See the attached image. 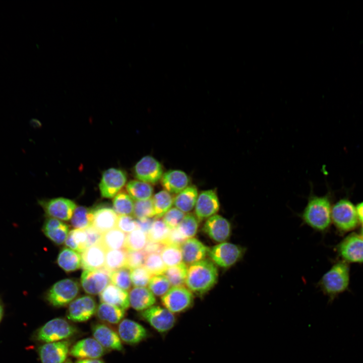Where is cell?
<instances>
[{"label":"cell","mask_w":363,"mask_h":363,"mask_svg":"<svg viewBox=\"0 0 363 363\" xmlns=\"http://www.w3.org/2000/svg\"><path fill=\"white\" fill-rule=\"evenodd\" d=\"M111 272L105 268L84 270L81 276V286L88 294H100L110 282Z\"/></svg>","instance_id":"11"},{"label":"cell","mask_w":363,"mask_h":363,"mask_svg":"<svg viewBox=\"0 0 363 363\" xmlns=\"http://www.w3.org/2000/svg\"><path fill=\"white\" fill-rule=\"evenodd\" d=\"M187 266L182 262L166 268L163 275L167 278L172 287L185 286L188 268Z\"/></svg>","instance_id":"37"},{"label":"cell","mask_w":363,"mask_h":363,"mask_svg":"<svg viewBox=\"0 0 363 363\" xmlns=\"http://www.w3.org/2000/svg\"><path fill=\"white\" fill-rule=\"evenodd\" d=\"M339 256L347 263H363V237L352 233L345 237L337 247Z\"/></svg>","instance_id":"15"},{"label":"cell","mask_w":363,"mask_h":363,"mask_svg":"<svg viewBox=\"0 0 363 363\" xmlns=\"http://www.w3.org/2000/svg\"><path fill=\"white\" fill-rule=\"evenodd\" d=\"M57 262L65 271L71 272L82 266L81 255L77 251L64 248L58 254Z\"/></svg>","instance_id":"31"},{"label":"cell","mask_w":363,"mask_h":363,"mask_svg":"<svg viewBox=\"0 0 363 363\" xmlns=\"http://www.w3.org/2000/svg\"><path fill=\"white\" fill-rule=\"evenodd\" d=\"M117 333L122 341L129 345L137 344L148 336L147 330L142 325L128 319L119 322Z\"/></svg>","instance_id":"19"},{"label":"cell","mask_w":363,"mask_h":363,"mask_svg":"<svg viewBox=\"0 0 363 363\" xmlns=\"http://www.w3.org/2000/svg\"><path fill=\"white\" fill-rule=\"evenodd\" d=\"M127 181L126 172L119 169L109 168L104 171L99 184V190L102 197H114L125 186Z\"/></svg>","instance_id":"12"},{"label":"cell","mask_w":363,"mask_h":363,"mask_svg":"<svg viewBox=\"0 0 363 363\" xmlns=\"http://www.w3.org/2000/svg\"><path fill=\"white\" fill-rule=\"evenodd\" d=\"M185 215V213L174 207L168 210L162 219L169 229H172L179 225Z\"/></svg>","instance_id":"49"},{"label":"cell","mask_w":363,"mask_h":363,"mask_svg":"<svg viewBox=\"0 0 363 363\" xmlns=\"http://www.w3.org/2000/svg\"><path fill=\"white\" fill-rule=\"evenodd\" d=\"M93 218L92 225L103 233L116 227L118 216L113 208L100 205L92 208Z\"/></svg>","instance_id":"22"},{"label":"cell","mask_w":363,"mask_h":363,"mask_svg":"<svg viewBox=\"0 0 363 363\" xmlns=\"http://www.w3.org/2000/svg\"><path fill=\"white\" fill-rule=\"evenodd\" d=\"M87 235V248L91 246L100 244L102 233L93 226L84 229Z\"/></svg>","instance_id":"52"},{"label":"cell","mask_w":363,"mask_h":363,"mask_svg":"<svg viewBox=\"0 0 363 363\" xmlns=\"http://www.w3.org/2000/svg\"><path fill=\"white\" fill-rule=\"evenodd\" d=\"M126 234L115 227L102 233L101 244L107 250L125 249Z\"/></svg>","instance_id":"33"},{"label":"cell","mask_w":363,"mask_h":363,"mask_svg":"<svg viewBox=\"0 0 363 363\" xmlns=\"http://www.w3.org/2000/svg\"><path fill=\"white\" fill-rule=\"evenodd\" d=\"M141 318L160 333L171 330L176 323L174 314L165 308L153 306L140 312Z\"/></svg>","instance_id":"8"},{"label":"cell","mask_w":363,"mask_h":363,"mask_svg":"<svg viewBox=\"0 0 363 363\" xmlns=\"http://www.w3.org/2000/svg\"><path fill=\"white\" fill-rule=\"evenodd\" d=\"M106 250L100 244L86 249L81 254L82 267L84 270H95L104 267Z\"/></svg>","instance_id":"25"},{"label":"cell","mask_w":363,"mask_h":363,"mask_svg":"<svg viewBox=\"0 0 363 363\" xmlns=\"http://www.w3.org/2000/svg\"><path fill=\"white\" fill-rule=\"evenodd\" d=\"M360 235H361L362 236V237H363V224H362V227H361V230H360Z\"/></svg>","instance_id":"59"},{"label":"cell","mask_w":363,"mask_h":363,"mask_svg":"<svg viewBox=\"0 0 363 363\" xmlns=\"http://www.w3.org/2000/svg\"><path fill=\"white\" fill-rule=\"evenodd\" d=\"M193 293L185 286L172 287L161 297L165 308L174 313H179L189 309L193 305Z\"/></svg>","instance_id":"9"},{"label":"cell","mask_w":363,"mask_h":363,"mask_svg":"<svg viewBox=\"0 0 363 363\" xmlns=\"http://www.w3.org/2000/svg\"><path fill=\"white\" fill-rule=\"evenodd\" d=\"M148 289L154 295L162 296L170 288L171 285L164 275L153 276L148 283Z\"/></svg>","instance_id":"46"},{"label":"cell","mask_w":363,"mask_h":363,"mask_svg":"<svg viewBox=\"0 0 363 363\" xmlns=\"http://www.w3.org/2000/svg\"><path fill=\"white\" fill-rule=\"evenodd\" d=\"M160 256L166 267L174 266L183 262L182 253L179 246H165L160 253Z\"/></svg>","instance_id":"43"},{"label":"cell","mask_w":363,"mask_h":363,"mask_svg":"<svg viewBox=\"0 0 363 363\" xmlns=\"http://www.w3.org/2000/svg\"><path fill=\"white\" fill-rule=\"evenodd\" d=\"M127 250L126 249L107 250L104 267L110 272L126 267Z\"/></svg>","instance_id":"36"},{"label":"cell","mask_w":363,"mask_h":363,"mask_svg":"<svg viewBox=\"0 0 363 363\" xmlns=\"http://www.w3.org/2000/svg\"><path fill=\"white\" fill-rule=\"evenodd\" d=\"M42 231L49 239L59 245L65 242L69 233V228L60 220L49 217L45 221Z\"/></svg>","instance_id":"27"},{"label":"cell","mask_w":363,"mask_h":363,"mask_svg":"<svg viewBox=\"0 0 363 363\" xmlns=\"http://www.w3.org/2000/svg\"><path fill=\"white\" fill-rule=\"evenodd\" d=\"M146 254L142 251H128L126 266L127 268L132 269L144 266Z\"/></svg>","instance_id":"50"},{"label":"cell","mask_w":363,"mask_h":363,"mask_svg":"<svg viewBox=\"0 0 363 363\" xmlns=\"http://www.w3.org/2000/svg\"><path fill=\"white\" fill-rule=\"evenodd\" d=\"M134 173L138 180L150 185L160 180L164 173L161 164L149 155L144 156L137 162L134 167Z\"/></svg>","instance_id":"10"},{"label":"cell","mask_w":363,"mask_h":363,"mask_svg":"<svg viewBox=\"0 0 363 363\" xmlns=\"http://www.w3.org/2000/svg\"><path fill=\"white\" fill-rule=\"evenodd\" d=\"M70 348L68 340L44 343L38 347V353L41 363H64Z\"/></svg>","instance_id":"16"},{"label":"cell","mask_w":363,"mask_h":363,"mask_svg":"<svg viewBox=\"0 0 363 363\" xmlns=\"http://www.w3.org/2000/svg\"><path fill=\"white\" fill-rule=\"evenodd\" d=\"M93 338L105 349L123 351L122 341L118 333L104 323H95L91 327Z\"/></svg>","instance_id":"18"},{"label":"cell","mask_w":363,"mask_h":363,"mask_svg":"<svg viewBox=\"0 0 363 363\" xmlns=\"http://www.w3.org/2000/svg\"><path fill=\"white\" fill-rule=\"evenodd\" d=\"M97 305L95 299L84 295L73 300L67 311L68 320L74 322H84L89 320L96 313Z\"/></svg>","instance_id":"13"},{"label":"cell","mask_w":363,"mask_h":363,"mask_svg":"<svg viewBox=\"0 0 363 363\" xmlns=\"http://www.w3.org/2000/svg\"><path fill=\"white\" fill-rule=\"evenodd\" d=\"M133 215L136 219L155 218L151 198L146 200L135 201Z\"/></svg>","instance_id":"47"},{"label":"cell","mask_w":363,"mask_h":363,"mask_svg":"<svg viewBox=\"0 0 363 363\" xmlns=\"http://www.w3.org/2000/svg\"><path fill=\"white\" fill-rule=\"evenodd\" d=\"M203 230L211 239L221 243L228 239L231 228L227 219L216 214L207 219Z\"/></svg>","instance_id":"21"},{"label":"cell","mask_w":363,"mask_h":363,"mask_svg":"<svg viewBox=\"0 0 363 363\" xmlns=\"http://www.w3.org/2000/svg\"><path fill=\"white\" fill-rule=\"evenodd\" d=\"M165 245L161 243L148 240L143 251L146 255L151 254H160Z\"/></svg>","instance_id":"54"},{"label":"cell","mask_w":363,"mask_h":363,"mask_svg":"<svg viewBox=\"0 0 363 363\" xmlns=\"http://www.w3.org/2000/svg\"><path fill=\"white\" fill-rule=\"evenodd\" d=\"M199 222L195 214L189 213L186 214L176 228L186 239L193 238L197 233Z\"/></svg>","instance_id":"40"},{"label":"cell","mask_w":363,"mask_h":363,"mask_svg":"<svg viewBox=\"0 0 363 363\" xmlns=\"http://www.w3.org/2000/svg\"><path fill=\"white\" fill-rule=\"evenodd\" d=\"M356 210L359 222L363 224V201L356 205Z\"/></svg>","instance_id":"56"},{"label":"cell","mask_w":363,"mask_h":363,"mask_svg":"<svg viewBox=\"0 0 363 363\" xmlns=\"http://www.w3.org/2000/svg\"><path fill=\"white\" fill-rule=\"evenodd\" d=\"M106 350L94 338H86L71 346L69 354L79 359L99 358Z\"/></svg>","instance_id":"20"},{"label":"cell","mask_w":363,"mask_h":363,"mask_svg":"<svg viewBox=\"0 0 363 363\" xmlns=\"http://www.w3.org/2000/svg\"><path fill=\"white\" fill-rule=\"evenodd\" d=\"M38 203L48 216L64 221L71 218L76 208L74 201L62 197L41 200Z\"/></svg>","instance_id":"14"},{"label":"cell","mask_w":363,"mask_h":363,"mask_svg":"<svg viewBox=\"0 0 363 363\" xmlns=\"http://www.w3.org/2000/svg\"><path fill=\"white\" fill-rule=\"evenodd\" d=\"M198 195L197 187L190 185L176 195L173 205L185 214L189 213L195 208Z\"/></svg>","instance_id":"29"},{"label":"cell","mask_w":363,"mask_h":363,"mask_svg":"<svg viewBox=\"0 0 363 363\" xmlns=\"http://www.w3.org/2000/svg\"><path fill=\"white\" fill-rule=\"evenodd\" d=\"M144 267L152 276L163 275L167 268L158 254L146 255Z\"/></svg>","instance_id":"45"},{"label":"cell","mask_w":363,"mask_h":363,"mask_svg":"<svg viewBox=\"0 0 363 363\" xmlns=\"http://www.w3.org/2000/svg\"><path fill=\"white\" fill-rule=\"evenodd\" d=\"M126 190L135 201L148 200L153 196L151 185L139 180H130L126 185Z\"/></svg>","instance_id":"32"},{"label":"cell","mask_w":363,"mask_h":363,"mask_svg":"<svg viewBox=\"0 0 363 363\" xmlns=\"http://www.w3.org/2000/svg\"><path fill=\"white\" fill-rule=\"evenodd\" d=\"M99 298L101 302L110 304L124 310L128 309L130 306L128 291L112 283L107 286L99 294Z\"/></svg>","instance_id":"26"},{"label":"cell","mask_w":363,"mask_h":363,"mask_svg":"<svg viewBox=\"0 0 363 363\" xmlns=\"http://www.w3.org/2000/svg\"><path fill=\"white\" fill-rule=\"evenodd\" d=\"M76 363H105L104 361L99 358L93 359H78Z\"/></svg>","instance_id":"57"},{"label":"cell","mask_w":363,"mask_h":363,"mask_svg":"<svg viewBox=\"0 0 363 363\" xmlns=\"http://www.w3.org/2000/svg\"><path fill=\"white\" fill-rule=\"evenodd\" d=\"M116 227L125 233L137 229L136 220L131 215H118Z\"/></svg>","instance_id":"51"},{"label":"cell","mask_w":363,"mask_h":363,"mask_svg":"<svg viewBox=\"0 0 363 363\" xmlns=\"http://www.w3.org/2000/svg\"><path fill=\"white\" fill-rule=\"evenodd\" d=\"M148 240L146 233L140 229H136L126 235L125 249L133 251L143 250Z\"/></svg>","instance_id":"41"},{"label":"cell","mask_w":363,"mask_h":363,"mask_svg":"<svg viewBox=\"0 0 363 363\" xmlns=\"http://www.w3.org/2000/svg\"><path fill=\"white\" fill-rule=\"evenodd\" d=\"M93 218L92 208L78 206L71 218V224L76 229H84L92 225Z\"/></svg>","instance_id":"35"},{"label":"cell","mask_w":363,"mask_h":363,"mask_svg":"<svg viewBox=\"0 0 363 363\" xmlns=\"http://www.w3.org/2000/svg\"><path fill=\"white\" fill-rule=\"evenodd\" d=\"M77 328L62 318H55L47 322L36 332L35 339L43 343L67 340L76 335Z\"/></svg>","instance_id":"4"},{"label":"cell","mask_w":363,"mask_h":363,"mask_svg":"<svg viewBox=\"0 0 363 363\" xmlns=\"http://www.w3.org/2000/svg\"><path fill=\"white\" fill-rule=\"evenodd\" d=\"M65 245L69 248L82 253L87 249V235L85 230L75 229L69 231Z\"/></svg>","instance_id":"39"},{"label":"cell","mask_w":363,"mask_h":363,"mask_svg":"<svg viewBox=\"0 0 363 363\" xmlns=\"http://www.w3.org/2000/svg\"><path fill=\"white\" fill-rule=\"evenodd\" d=\"M332 207L330 194L317 196L312 191L301 217L313 228L323 231L329 227L332 222Z\"/></svg>","instance_id":"2"},{"label":"cell","mask_w":363,"mask_h":363,"mask_svg":"<svg viewBox=\"0 0 363 363\" xmlns=\"http://www.w3.org/2000/svg\"><path fill=\"white\" fill-rule=\"evenodd\" d=\"M129 295L130 305L136 311H144L156 302L155 295L146 287H134Z\"/></svg>","instance_id":"28"},{"label":"cell","mask_w":363,"mask_h":363,"mask_svg":"<svg viewBox=\"0 0 363 363\" xmlns=\"http://www.w3.org/2000/svg\"><path fill=\"white\" fill-rule=\"evenodd\" d=\"M130 270L132 284L134 287L148 286L153 276L144 266L135 268Z\"/></svg>","instance_id":"48"},{"label":"cell","mask_w":363,"mask_h":363,"mask_svg":"<svg viewBox=\"0 0 363 363\" xmlns=\"http://www.w3.org/2000/svg\"><path fill=\"white\" fill-rule=\"evenodd\" d=\"M110 282L123 290H129L132 285L131 279V270L127 267H124L111 272Z\"/></svg>","instance_id":"44"},{"label":"cell","mask_w":363,"mask_h":363,"mask_svg":"<svg viewBox=\"0 0 363 363\" xmlns=\"http://www.w3.org/2000/svg\"><path fill=\"white\" fill-rule=\"evenodd\" d=\"M218 276L215 264L208 259H204L189 265L185 285L192 293L202 295L215 285Z\"/></svg>","instance_id":"1"},{"label":"cell","mask_w":363,"mask_h":363,"mask_svg":"<svg viewBox=\"0 0 363 363\" xmlns=\"http://www.w3.org/2000/svg\"><path fill=\"white\" fill-rule=\"evenodd\" d=\"M79 285L75 280L64 279L55 283L48 290L46 299L52 306L59 308L70 304L77 296Z\"/></svg>","instance_id":"6"},{"label":"cell","mask_w":363,"mask_h":363,"mask_svg":"<svg viewBox=\"0 0 363 363\" xmlns=\"http://www.w3.org/2000/svg\"><path fill=\"white\" fill-rule=\"evenodd\" d=\"M186 240L176 228L170 229L167 238L163 244L166 245H172L180 246Z\"/></svg>","instance_id":"53"},{"label":"cell","mask_w":363,"mask_h":363,"mask_svg":"<svg viewBox=\"0 0 363 363\" xmlns=\"http://www.w3.org/2000/svg\"><path fill=\"white\" fill-rule=\"evenodd\" d=\"M245 251V249L240 246L223 242L209 249L208 255L215 265L228 268L242 258Z\"/></svg>","instance_id":"7"},{"label":"cell","mask_w":363,"mask_h":363,"mask_svg":"<svg viewBox=\"0 0 363 363\" xmlns=\"http://www.w3.org/2000/svg\"><path fill=\"white\" fill-rule=\"evenodd\" d=\"M154 219V218L136 219L137 228L141 229L147 234L152 226Z\"/></svg>","instance_id":"55"},{"label":"cell","mask_w":363,"mask_h":363,"mask_svg":"<svg viewBox=\"0 0 363 363\" xmlns=\"http://www.w3.org/2000/svg\"><path fill=\"white\" fill-rule=\"evenodd\" d=\"M170 230L161 218H154L152 226L147 234L148 239L163 244Z\"/></svg>","instance_id":"42"},{"label":"cell","mask_w":363,"mask_h":363,"mask_svg":"<svg viewBox=\"0 0 363 363\" xmlns=\"http://www.w3.org/2000/svg\"><path fill=\"white\" fill-rule=\"evenodd\" d=\"M331 220L337 229L342 232L354 230L359 220L356 206L347 199H342L332 207Z\"/></svg>","instance_id":"5"},{"label":"cell","mask_w":363,"mask_h":363,"mask_svg":"<svg viewBox=\"0 0 363 363\" xmlns=\"http://www.w3.org/2000/svg\"><path fill=\"white\" fill-rule=\"evenodd\" d=\"M219 208L220 203L216 190L203 191L198 195L195 214L200 221L216 215Z\"/></svg>","instance_id":"17"},{"label":"cell","mask_w":363,"mask_h":363,"mask_svg":"<svg viewBox=\"0 0 363 363\" xmlns=\"http://www.w3.org/2000/svg\"><path fill=\"white\" fill-rule=\"evenodd\" d=\"M164 190L171 194H177L188 186L190 182L188 175L178 169L169 170L164 172L161 179Z\"/></svg>","instance_id":"24"},{"label":"cell","mask_w":363,"mask_h":363,"mask_svg":"<svg viewBox=\"0 0 363 363\" xmlns=\"http://www.w3.org/2000/svg\"><path fill=\"white\" fill-rule=\"evenodd\" d=\"M172 194L165 190L156 193L151 198L155 218H162L173 205Z\"/></svg>","instance_id":"34"},{"label":"cell","mask_w":363,"mask_h":363,"mask_svg":"<svg viewBox=\"0 0 363 363\" xmlns=\"http://www.w3.org/2000/svg\"><path fill=\"white\" fill-rule=\"evenodd\" d=\"M3 312H4L3 307L2 304L0 302V322L3 318Z\"/></svg>","instance_id":"58"},{"label":"cell","mask_w":363,"mask_h":363,"mask_svg":"<svg viewBox=\"0 0 363 363\" xmlns=\"http://www.w3.org/2000/svg\"><path fill=\"white\" fill-rule=\"evenodd\" d=\"M180 247L183 262L187 265L204 260L209 250V248L194 237L186 239Z\"/></svg>","instance_id":"23"},{"label":"cell","mask_w":363,"mask_h":363,"mask_svg":"<svg viewBox=\"0 0 363 363\" xmlns=\"http://www.w3.org/2000/svg\"><path fill=\"white\" fill-rule=\"evenodd\" d=\"M350 280V269L348 263L341 260L335 263L323 276L319 285L330 301L345 291Z\"/></svg>","instance_id":"3"},{"label":"cell","mask_w":363,"mask_h":363,"mask_svg":"<svg viewBox=\"0 0 363 363\" xmlns=\"http://www.w3.org/2000/svg\"><path fill=\"white\" fill-rule=\"evenodd\" d=\"M125 310L115 306L101 302L97 308L96 315L101 322L110 324L119 323L125 315Z\"/></svg>","instance_id":"30"},{"label":"cell","mask_w":363,"mask_h":363,"mask_svg":"<svg viewBox=\"0 0 363 363\" xmlns=\"http://www.w3.org/2000/svg\"><path fill=\"white\" fill-rule=\"evenodd\" d=\"M134 205V200L125 192L118 193L113 200V209L119 215H133Z\"/></svg>","instance_id":"38"},{"label":"cell","mask_w":363,"mask_h":363,"mask_svg":"<svg viewBox=\"0 0 363 363\" xmlns=\"http://www.w3.org/2000/svg\"><path fill=\"white\" fill-rule=\"evenodd\" d=\"M64 363H72V362L70 361H67L65 362Z\"/></svg>","instance_id":"60"}]
</instances>
